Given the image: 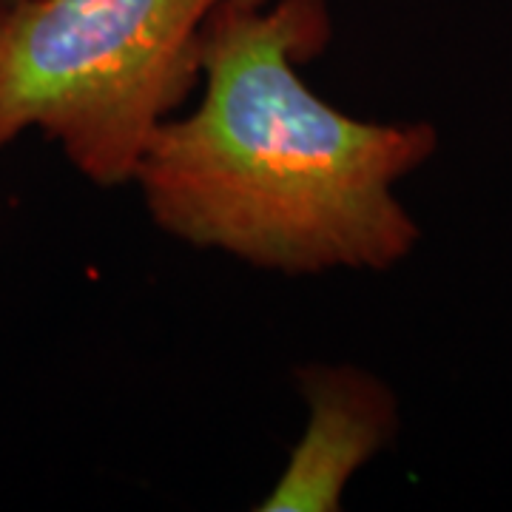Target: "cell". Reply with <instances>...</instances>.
Here are the masks:
<instances>
[{
	"mask_svg": "<svg viewBox=\"0 0 512 512\" xmlns=\"http://www.w3.org/2000/svg\"><path fill=\"white\" fill-rule=\"evenodd\" d=\"M308 421L259 512H339L350 478L396 441L399 396L382 376L350 362L296 367Z\"/></svg>",
	"mask_w": 512,
	"mask_h": 512,
	"instance_id": "3",
	"label": "cell"
},
{
	"mask_svg": "<svg viewBox=\"0 0 512 512\" xmlns=\"http://www.w3.org/2000/svg\"><path fill=\"white\" fill-rule=\"evenodd\" d=\"M231 0H0V151L40 131L97 188L134 183L202 80Z\"/></svg>",
	"mask_w": 512,
	"mask_h": 512,
	"instance_id": "2",
	"label": "cell"
},
{
	"mask_svg": "<svg viewBox=\"0 0 512 512\" xmlns=\"http://www.w3.org/2000/svg\"><path fill=\"white\" fill-rule=\"evenodd\" d=\"M328 0H231L202 37V92L174 114L134 183L151 222L256 271L384 274L421 242L396 185L436 157L427 120H362L299 66L330 46Z\"/></svg>",
	"mask_w": 512,
	"mask_h": 512,
	"instance_id": "1",
	"label": "cell"
}]
</instances>
